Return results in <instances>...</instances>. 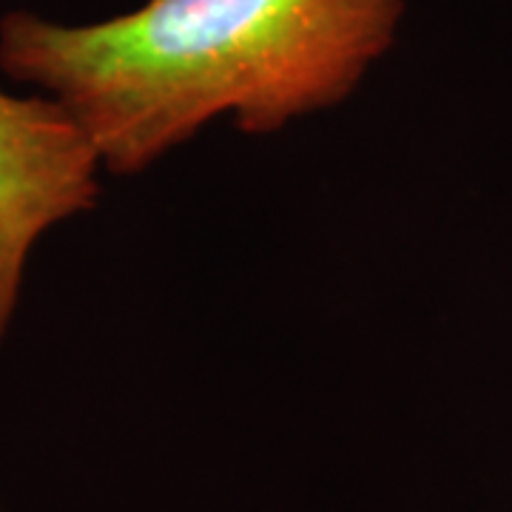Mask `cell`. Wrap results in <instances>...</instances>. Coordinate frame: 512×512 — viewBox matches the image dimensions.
I'll use <instances>...</instances> for the list:
<instances>
[{"label": "cell", "mask_w": 512, "mask_h": 512, "mask_svg": "<svg viewBox=\"0 0 512 512\" xmlns=\"http://www.w3.org/2000/svg\"><path fill=\"white\" fill-rule=\"evenodd\" d=\"M100 154L46 94L0 89V342L18 313L37 239L100 200Z\"/></svg>", "instance_id": "2"}, {"label": "cell", "mask_w": 512, "mask_h": 512, "mask_svg": "<svg viewBox=\"0 0 512 512\" xmlns=\"http://www.w3.org/2000/svg\"><path fill=\"white\" fill-rule=\"evenodd\" d=\"M404 0H146L126 15L0 18V69L57 100L131 177L231 114L276 134L345 103L399 32Z\"/></svg>", "instance_id": "1"}]
</instances>
